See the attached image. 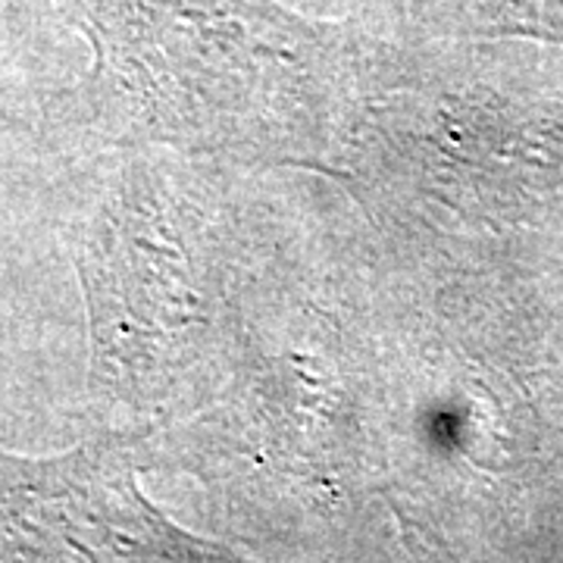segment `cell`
I'll use <instances>...</instances> for the list:
<instances>
[{
	"label": "cell",
	"mask_w": 563,
	"mask_h": 563,
	"mask_svg": "<svg viewBox=\"0 0 563 563\" xmlns=\"http://www.w3.org/2000/svg\"><path fill=\"white\" fill-rule=\"evenodd\" d=\"M95 51L69 120L107 144L317 163L354 120L357 38L276 0H54Z\"/></svg>",
	"instance_id": "cell-1"
},
{
	"label": "cell",
	"mask_w": 563,
	"mask_h": 563,
	"mask_svg": "<svg viewBox=\"0 0 563 563\" xmlns=\"http://www.w3.org/2000/svg\"><path fill=\"white\" fill-rule=\"evenodd\" d=\"M141 442L107 432L60 457L0 451V561H235L144 498Z\"/></svg>",
	"instance_id": "cell-2"
},
{
	"label": "cell",
	"mask_w": 563,
	"mask_h": 563,
	"mask_svg": "<svg viewBox=\"0 0 563 563\" xmlns=\"http://www.w3.org/2000/svg\"><path fill=\"white\" fill-rule=\"evenodd\" d=\"M435 20L470 32H532L563 38V0H426Z\"/></svg>",
	"instance_id": "cell-3"
}]
</instances>
